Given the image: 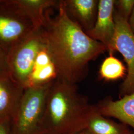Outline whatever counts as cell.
Here are the masks:
<instances>
[{"instance_id": "19", "label": "cell", "mask_w": 134, "mask_h": 134, "mask_svg": "<svg viewBox=\"0 0 134 134\" xmlns=\"http://www.w3.org/2000/svg\"><path fill=\"white\" fill-rule=\"evenodd\" d=\"M74 134H92L87 130L86 129L83 130L82 131H81L79 132H77L76 133H75Z\"/></svg>"}, {"instance_id": "20", "label": "cell", "mask_w": 134, "mask_h": 134, "mask_svg": "<svg viewBox=\"0 0 134 134\" xmlns=\"http://www.w3.org/2000/svg\"><path fill=\"white\" fill-rule=\"evenodd\" d=\"M0 49H2V48H0Z\"/></svg>"}, {"instance_id": "16", "label": "cell", "mask_w": 134, "mask_h": 134, "mask_svg": "<svg viewBox=\"0 0 134 134\" xmlns=\"http://www.w3.org/2000/svg\"><path fill=\"white\" fill-rule=\"evenodd\" d=\"M7 55L5 51L0 49V79L10 76Z\"/></svg>"}, {"instance_id": "15", "label": "cell", "mask_w": 134, "mask_h": 134, "mask_svg": "<svg viewBox=\"0 0 134 134\" xmlns=\"http://www.w3.org/2000/svg\"><path fill=\"white\" fill-rule=\"evenodd\" d=\"M117 11L129 20L134 8V0L115 1Z\"/></svg>"}, {"instance_id": "11", "label": "cell", "mask_w": 134, "mask_h": 134, "mask_svg": "<svg viewBox=\"0 0 134 134\" xmlns=\"http://www.w3.org/2000/svg\"><path fill=\"white\" fill-rule=\"evenodd\" d=\"M14 3L27 15L35 30L43 29L48 16L45 11L58 5L59 1L53 0H14Z\"/></svg>"}, {"instance_id": "4", "label": "cell", "mask_w": 134, "mask_h": 134, "mask_svg": "<svg viewBox=\"0 0 134 134\" xmlns=\"http://www.w3.org/2000/svg\"><path fill=\"white\" fill-rule=\"evenodd\" d=\"M41 29L34 30L8 53L10 76L25 89L29 87L36 58L45 47Z\"/></svg>"}, {"instance_id": "8", "label": "cell", "mask_w": 134, "mask_h": 134, "mask_svg": "<svg viewBox=\"0 0 134 134\" xmlns=\"http://www.w3.org/2000/svg\"><path fill=\"white\" fill-rule=\"evenodd\" d=\"M25 88L10 76L0 79V120L11 122L19 109Z\"/></svg>"}, {"instance_id": "12", "label": "cell", "mask_w": 134, "mask_h": 134, "mask_svg": "<svg viewBox=\"0 0 134 134\" xmlns=\"http://www.w3.org/2000/svg\"><path fill=\"white\" fill-rule=\"evenodd\" d=\"M86 129L92 134H134L126 125L116 122L102 115L96 105L90 116Z\"/></svg>"}, {"instance_id": "9", "label": "cell", "mask_w": 134, "mask_h": 134, "mask_svg": "<svg viewBox=\"0 0 134 134\" xmlns=\"http://www.w3.org/2000/svg\"><path fill=\"white\" fill-rule=\"evenodd\" d=\"M96 106L104 116L116 118L134 130V92L118 100L106 98Z\"/></svg>"}, {"instance_id": "13", "label": "cell", "mask_w": 134, "mask_h": 134, "mask_svg": "<svg viewBox=\"0 0 134 134\" xmlns=\"http://www.w3.org/2000/svg\"><path fill=\"white\" fill-rule=\"evenodd\" d=\"M126 68L122 63L112 54L106 58L101 65L99 74L106 81H115L125 75Z\"/></svg>"}, {"instance_id": "7", "label": "cell", "mask_w": 134, "mask_h": 134, "mask_svg": "<svg viewBox=\"0 0 134 134\" xmlns=\"http://www.w3.org/2000/svg\"><path fill=\"white\" fill-rule=\"evenodd\" d=\"M115 1H98L96 23L86 33L91 38L103 44L112 54L115 51L114 39L116 25L114 19Z\"/></svg>"}, {"instance_id": "18", "label": "cell", "mask_w": 134, "mask_h": 134, "mask_svg": "<svg viewBox=\"0 0 134 134\" xmlns=\"http://www.w3.org/2000/svg\"><path fill=\"white\" fill-rule=\"evenodd\" d=\"M129 19V20H128V22H129L130 27L134 34V8Z\"/></svg>"}, {"instance_id": "10", "label": "cell", "mask_w": 134, "mask_h": 134, "mask_svg": "<svg viewBox=\"0 0 134 134\" xmlns=\"http://www.w3.org/2000/svg\"><path fill=\"white\" fill-rule=\"evenodd\" d=\"M67 13L76 19V23L86 31L90 30L96 23L98 1L67 0L64 1Z\"/></svg>"}, {"instance_id": "3", "label": "cell", "mask_w": 134, "mask_h": 134, "mask_svg": "<svg viewBox=\"0 0 134 134\" xmlns=\"http://www.w3.org/2000/svg\"><path fill=\"white\" fill-rule=\"evenodd\" d=\"M53 81L25 89L19 109L10 122L12 134H47L46 102Z\"/></svg>"}, {"instance_id": "21", "label": "cell", "mask_w": 134, "mask_h": 134, "mask_svg": "<svg viewBox=\"0 0 134 134\" xmlns=\"http://www.w3.org/2000/svg\"><path fill=\"white\" fill-rule=\"evenodd\" d=\"M0 1H1V0H0Z\"/></svg>"}, {"instance_id": "6", "label": "cell", "mask_w": 134, "mask_h": 134, "mask_svg": "<svg viewBox=\"0 0 134 134\" xmlns=\"http://www.w3.org/2000/svg\"><path fill=\"white\" fill-rule=\"evenodd\" d=\"M116 32L114 39L115 51L124 57L127 66V74L120 87L121 98L134 92V34L130 27L128 19L114 11Z\"/></svg>"}, {"instance_id": "5", "label": "cell", "mask_w": 134, "mask_h": 134, "mask_svg": "<svg viewBox=\"0 0 134 134\" xmlns=\"http://www.w3.org/2000/svg\"><path fill=\"white\" fill-rule=\"evenodd\" d=\"M35 29L14 0L0 1V48L7 54Z\"/></svg>"}, {"instance_id": "22", "label": "cell", "mask_w": 134, "mask_h": 134, "mask_svg": "<svg viewBox=\"0 0 134 134\" xmlns=\"http://www.w3.org/2000/svg\"></svg>"}, {"instance_id": "17", "label": "cell", "mask_w": 134, "mask_h": 134, "mask_svg": "<svg viewBox=\"0 0 134 134\" xmlns=\"http://www.w3.org/2000/svg\"><path fill=\"white\" fill-rule=\"evenodd\" d=\"M0 134H12L10 122L0 120Z\"/></svg>"}, {"instance_id": "2", "label": "cell", "mask_w": 134, "mask_h": 134, "mask_svg": "<svg viewBox=\"0 0 134 134\" xmlns=\"http://www.w3.org/2000/svg\"><path fill=\"white\" fill-rule=\"evenodd\" d=\"M95 105L77 85L56 79L48 91L44 122L47 134H74L86 129Z\"/></svg>"}, {"instance_id": "14", "label": "cell", "mask_w": 134, "mask_h": 134, "mask_svg": "<svg viewBox=\"0 0 134 134\" xmlns=\"http://www.w3.org/2000/svg\"><path fill=\"white\" fill-rule=\"evenodd\" d=\"M56 78V68L52 62L45 67L33 70L30 77L29 87L47 83L55 80Z\"/></svg>"}, {"instance_id": "1", "label": "cell", "mask_w": 134, "mask_h": 134, "mask_svg": "<svg viewBox=\"0 0 134 134\" xmlns=\"http://www.w3.org/2000/svg\"><path fill=\"white\" fill-rule=\"evenodd\" d=\"M57 15L48 18L41 29L45 46L56 68V79L76 84L86 74L88 63L107 50L70 18L64 1H59Z\"/></svg>"}]
</instances>
